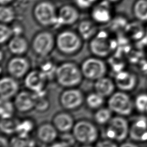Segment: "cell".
<instances>
[{
    "mask_svg": "<svg viewBox=\"0 0 147 147\" xmlns=\"http://www.w3.org/2000/svg\"><path fill=\"white\" fill-rule=\"evenodd\" d=\"M80 147H92L91 145H82Z\"/></svg>",
    "mask_w": 147,
    "mask_h": 147,
    "instance_id": "obj_40",
    "label": "cell"
},
{
    "mask_svg": "<svg viewBox=\"0 0 147 147\" xmlns=\"http://www.w3.org/2000/svg\"><path fill=\"white\" fill-rule=\"evenodd\" d=\"M116 44L109 32L105 30L98 31L90 40L89 48L95 56L105 58L110 56L115 50Z\"/></svg>",
    "mask_w": 147,
    "mask_h": 147,
    "instance_id": "obj_4",
    "label": "cell"
},
{
    "mask_svg": "<svg viewBox=\"0 0 147 147\" xmlns=\"http://www.w3.org/2000/svg\"><path fill=\"white\" fill-rule=\"evenodd\" d=\"M84 101L85 98L83 92L76 87L65 88L59 96L60 105L66 111L78 110Z\"/></svg>",
    "mask_w": 147,
    "mask_h": 147,
    "instance_id": "obj_10",
    "label": "cell"
},
{
    "mask_svg": "<svg viewBox=\"0 0 147 147\" xmlns=\"http://www.w3.org/2000/svg\"><path fill=\"white\" fill-rule=\"evenodd\" d=\"M58 132L52 122H46L41 123L37 127L36 136L40 142L51 144L55 142L58 136Z\"/></svg>",
    "mask_w": 147,
    "mask_h": 147,
    "instance_id": "obj_20",
    "label": "cell"
},
{
    "mask_svg": "<svg viewBox=\"0 0 147 147\" xmlns=\"http://www.w3.org/2000/svg\"><path fill=\"white\" fill-rule=\"evenodd\" d=\"M77 32L83 40H90L98 32L97 24L91 18L84 19L79 22Z\"/></svg>",
    "mask_w": 147,
    "mask_h": 147,
    "instance_id": "obj_23",
    "label": "cell"
},
{
    "mask_svg": "<svg viewBox=\"0 0 147 147\" xmlns=\"http://www.w3.org/2000/svg\"><path fill=\"white\" fill-rule=\"evenodd\" d=\"M146 36H147V27H146Z\"/></svg>",
    "mask_w": 147,
    "mask_h": 147,
    "instance_id": "obj_41",
    "label": "cell"
},
{
    "mask_svg": "<svg viewBox=\"0 0 147 147\" xmlns=\"http://www.w3.org/2000/svg\"><path fill=\"white\" fill-rule=\"evenodd\" d=\"M80 67L83 78L93 81L105 76L107 71L106 63L95 56L84 60Z\"/></svg>",
    "mask_w": 147,
    "mask_h": 147,
    "instance_id": "obj_9",
    "label": "cell"
},
{
    "mask_svg": "<svg viewBox=\"0 0 147 147\" xmlns=\"http://www.w3.org/2000/svg\"><path fill=\"white\" fill-rule=\"evenodd\" d=\"M106 125L105 134L106 138L115 142H123L129 136L130 125L123 116L117 115L113 117Z\"/></svg>",
    "mask_w": 147,
    "mask_h": 147,
    "instance_id": "obj_6",
    "label": "cell"
},
{
    "mask_svg": "<svg viewBox=\"0 0 147 147\" xmlns=\"http://www.w3.org/2000/svg\"><path fill=\"white\" fill-rule=\"evenodd\" d=\"M107 0H100L90 9V18L97 24H106L113 18V8Z\"/></svg>",
    "mask_w": 147,
    "mask_h": 147,
    "instance_id": "obj_11",
    "label": "cell"
},
{
    "mask_svg": "<svg viewBox=\"0 0 147 147\" xmlns=\"http://www.w3.org/2000/svg\"><path fill=\"white\" fill-rule=\"evenodd\" d=\"M49 106V101L45 97V94L42 95L36 94V100L34 108L36 111L40 113L45 112L48 110Z\"/></svg>",
    "mask_w": 147,
    "mask_h": 147,
    "instance_id": "obj_32",
    "label": "cell"
},
{
    "mask_svg": "<svg viewBox=\"0 0 147 147\" xmlns=\"http://www.w3.org/2000/svg\"><path fill=\"white\" fill-rule=\"evenodd\" d=\"M146 87H147V80H146Z\"/></svg>",
    "mask_w": 147,
    "mask_h": 147,
    "instance_id": "obj_42",
    "label": "cell"
},
{
    "mask_svg": "<svg viewBox=\"0 0 147 147\" xmlns=\"http://www.w3.org/2000/svg\"><path fill=\"white\" fill-rule=\"evenodd\" d=\"M114 82L120 91L130 92L137 86L138 79L137 76L133 72L127 71H121L115 76Z\"/></svg>",
    "mask_w": 147,
    "mask_h": 147,
    "instance_id": "obj_16",
    "label": "cell"
},
{
    "mask_svg": "<svg viewBox=\"0 0 147 147\" xmlns=\"http://www.w3.org/2000/svg\"><path fill=\"white\" fill-rule=\"evenodd\" d=\"M116 87L114 81L106 76L95 81L94 88L95 92L103 97H110L115 91Z\"/></svg>",
    "mask_w": 147,
    "mask_h": 147,
    "instance_id": "obj_22",
    "label": "cell"
},
{
    "mask_svg": "<svg viewBox=\"0 0 147 147\" xmlns=\"http://www.w3.org/2000/svg\"><path fill=\"white\" fill-rule=\"evenodd\" d=\"M95 147H119L118 146L115 141L105 138L100 141H98L96 144Z\"/></svg>",
    "mask_w": 147,
    "mask_h": 147,
    "instance_id": "obj_35",
    "label": "cell"
},
{
    "mask_svg": "<svg viewBox=\"0 0 147 147\" xmlns=\"http://www.w3.org/2000/svg\"><path fill=\"white\" fill-rule=\"evenodd\" d=\"M75 141L82 145H91L98 140L99 131L96 125L87 119L76 122L72 130Z\"/></svg>",
    "mask_w": 147,
    "mask_h": 147,
    "instance_id": "obj_5",
    "label": "cell"
},
{
    "mask_svg": "<svg viewBox=\"0 0 147 147\" xmlns=\"http://www.w3.org/2000/svg\"><path fill=\"white\" fill-rule=\"evenodd\" d=\"M85 102L88 108L95 110L103 107L105 103V98L96 92L89 94L85 98Z\"/></svg>",
    "mask_w": 147,
    "mask_h": 147,
    "instance_id": "obj_26",
    "label": "cell"
},
{
    "mask_svg": "<svg viewBox=\"0 0 147 147\" xmlns=\"http://www.w3.org/2000/svg\"><path fill=\"white\" fill-rule=\"evenodd\" d=\"M49 147H72L71 144H69L68 142L64 141H57L54 142L52 144H51Z\"/></svg>",
    "mask_w": 147,
    "mask_h": 147,
    "instance_id": "obj_36",
    "label": "cell"
},
{
    "mask_svg": "<svg viewBox=\"0 0 147 147\" xmlns=\"http://www.w3.org/2000/svg\"><path fill=\"white\" fill-rule=\"evenodd\" d=\"M14 0H0L1 5H10Z\"/></svg>",
    "mask_w": 147,
    "mask_h": 147,
    "instance_id": "obj_38",
    "label": "cell"
},
{
    "mask_svg": "<svg viewBox=\"0 0 147 147\" xmlns=\"http://www.w3.org/2000/svg\"><path fill=\"white\" fill-rule=\"evenodd\" d=\"M52 123L59 132L65 134L72 130L75 122L71 114L67 111H59L53 116Z\"/></svg>",
    "mask_w": 147,
    "mask_h": 147,
    "instance_id": "obj_18",
    "label": "cell"
},
{
    "mask_svg": "<svg viewBox=\"0 0 147 147\" xmlns=\"http://www.w3.org/2000/svg\"><path fill=\"white\" fill-rule=\"evenodd\" d=\"M119 147H138V146L134 142L126 141L122 142Z\"/></svg>",
    "mask_w": 147,
    "mask_h": 147,
    "instance_id": "obj_37",
    "label": "cell"
},
{
    "mask_svg": "<svg viewBox=\"0 0 147 147\" xmlns=\"http://www.w3.org/2000/svg\"><path fill=\"white\" fill-rule=\"evenodd\" d=\"M83 41L78 32L71 29L62 30L55 36L56 48L64 55L78 53L83 47Z\"/></svg>",
    "mask_w": 147,
    "mask_h": 147,
    "instance_id": "obj_2",
    "label": "cell"
},
{
    "mask_svg": "<svg viewBox=\"0 0 147 147\" xmlns=\"http://www.w3.org/2000/svg\"><path fill=\"white\" fill-rule=\"evenodd\" d=\"M113 111L107 107H102L96 110L94 115V119L96 124L105 125L110 121Z\"/></svg>",
    "mask_w": 147,
    "mask_h": 147,
    "instance_id": "obj_25",
    "label": "cell"
},
{
    "mask_svg": "<svg viewBox=\"0 0 147 147\" xmlns=\"http://www.w3.org/2000/svg\"><path fill=\"white\" fill-rule=\"evenodd\" d=\"M48 77L41 71H30L24 78V84L28 90L37 95L45 94L44 88Z\"/></svg>",
    "mask_w": 147,
    "mask_h": 147,
    "instance_id": "obj_13",
    "label": "cell"
},
{
    "mask_svg": "<svg viewBox=\"0 0 147 147\" xmlns=\"http://www.w3.org/2000/svg\"><path fill=\"white\" fill-rule=\"evenodd\" d=\"M19 92V84L17 79L10 76H3L0 81L1 100H10Z\"/></svg>",
    "mask_w": 147,
    "mask_h": 147,
    "instance_id": "obj_19",
    "label": "cell"
},
{
    "mask_svg": "<svg viewBox=\"0 0 147 147\" xmlns=\"http://www.w3.org/2000/svg\"><path fill=\"white\" fill-rule=\"evenodd\" d=\"M30 64L23 56H14L10 58L6 64V70L9 76L20 79L24 78L30 71Z\"/></svg>",
    "mask_w": 147,
    "mask_h": 147,
    "instance_id": "obj_12",
    "label": "cell"
},
{
    "mask_svg": "<svg viewBox=\"0 0 147 147\" xmlns=\"http://www.w3.org/2000/svg\"><path fill=\"white\" fill-rule=\"evenodd\" d=\"M19 121L13 118L1 119V128L2 131L5 134H11L16 132V129Z\"/></svg>",
    "mask_w": 147,
    "mask_h": 147,
    "instance_id": "obj_29",
    "label": "cell"
},
{
    "mask_svg": "<svg viewBox=\"0 0 147 147\" xmlns=\"http://www.w3.org/2000/svg\"><path fill=\"white\" fill-rule=\"evenodd\" d=\"M55 78L58 84L65 88L78 86L83 78L80 67L72 61H65L56 67Z\"/></svg>",
    "mask_w": 147,
    "mask_h": 147,
    "instance_id": "obj_1",
    "label": "cell"
},
{
    "mask_svg": "<svg viewBox=\"0 0 147 147\" xmlns=\"http://www.w3.org/2000/svg\"><path fill=\"white\" fill-rule=\"evenodd\" d=\"M33 123L29 119L24 120L22 122L19 121L17 127L16 132L21 136V137H24L30 133V130L33 129Z\"/></svg>",
    "mask_w": 147,
    "mask_h": 147,
    "instance_id": "obj_33",
    "label": "cell"
},
{
    "mask_svg": "<svg viewBox=\"0 0 147 147\" xmlns=\"http://www.w3.org/2000/svg\"><path fill=\"white\" fill-rule=\"evenodd\" d=\"M31 47L33 52L40 57H45L56 48L55 36L48 30L37 32L33 37Z\"/></svg>",
    "mask_w": 147,
    "mask_h": 147,
    "instance_id": "obj_7",
    "label": "cell"
},
{
    "mask_svg": "<svg viewBox=\"0 0 147 147\" xmlns=\"http://www.w3.org/2000/svg\"><path fill=\"white\" fill-rule=\"evenodd\" d=\"M14 36V32L12 27L9 24L1 23L0 24V42L2 45L10 40Z\"/></svg>",
    "mask_w": 147,
    "mask_h": 147,
    "instance_id": "obj_30",
    "label": "cell"
},
{
    "mask_svg": "<svg viewBox=\"0 0 147 147\" xmlns=\"http://www.w3.org/2000/svg\"><path fill=\"white\" fill-rule=\"evenodd\" d=\"M16 110L14 103L10 100H1L0 113L1 119H9L13 116Z\"/></svg>",
    "mask_w": 147,
    "mask_h": 147,
    "instance_id": "obj_28",
    "label": "cell"
},
{
    "mask_svg": "<svg viewBox=\"0 0 147 147\" xmlns=\"http://www.w3.org/2000/svg\"><path fill=\"white\" fill-rule=\"evenodd\" d=\"M133 13L139 21H147V0H137L133 5Z\"/></svg>",
    "mask_w": 147,
    "mask_h": 147,
    "instance_id": "obj_24",
    "label": "cell"
},
{
    "mask_svg": "<svg viewBox=\"0 0 147 147\" xmlns=\"http://www.w3.org/2000/svg\"><path fill=\"white\" fill-rule=\"evenodd\" d=\"M134 102L130 96L122 91L114 92L107 101V107L118 115L128 116L131 114L134 108Z\"/></svg>",
    "mask_w": 147,
    "mask_h": 147,
    "instance_id": "obj_8",
    "label": "cell"
},
{
    "mask_svg": "<svg viewBox=\"0 0 147 147\" xmlns=\"http://www.w3.org/2000/svg\"><path fill=\"white\" fill-rule=\"evenodd\" d=\"M108 1H109L110 2H111V3H117L118 2H119L120 0H107Z\"/></svg>",
    "mask_w": 147,
    "mask_h": 147,
    "instance_id": "obj_39",
    "label": "cell"
},
{
    "mask_svg": "<svg viewBox=\"0 0 147 147\" xmlns=\"http://www.w3.org/2000/svg\"><path fill=\"white\" fill-rule=\"evenodd\" d=\"M36 21L46 28L58 26L57 9L55 5L48 1H41L34 6L33 10Z\"/></svg>",
    "mask_w": 147,
    "mask_h": 147,
    "instance_id": "obj_3",
    "label": "cell"
},
{
    "mask_svg": "<svg viewBox=\"0 0 147 147\" xmlns=\"http://www.w3.org/2000/svg\"><path fill=\"white\" fill-rule=\"evenodd\" d=\"M16 19V13L14 9L9 5H1L0 21L1 23L9 24Z\"/></svg>",
    "mask_w": 147,
    "mask_h": 147,
    "instance_id": "obj_27",
    "label": "cell"
},
{
    "mask_svg": "<svg viewBox=\"0 0 147 147\" xmlns=\"http://www.w3.org/2000/svg\"><path fill=\"white\" fill-rule=\"evenodd\" d=\"M136 110L141 113H147V93H141L137 95L134 101Z\"/></svg>",
    "mask_w": 147,
    "mask_h": 147,
    "instance_id": "obj_31",
    "label": "cell"
},
{
    "mask_svg": "<svg viewBox=\"0 0 147 147\" xmlns=\"http://www.w3.org/2000/svg\"><path fill=\"white\" fill-rule=\"evenodd\" d=\"M7 44L9 51L14 56H23L29 47L28 40L22 34L14 35Z\"/></svg>",
    "mask_w": 147,
    "mask_h": 147,
    "instance_id": "obj_21",
    "label": "cell"
},
{
    "mask_svg": "<svg viewBox=\"0 0 147 147\" xmlns=\"http://www.w3.org/2000/svg\"><path fill=\"white\" fill-rule=\"evenodd\" d=\"M79 17V9L75 5H63L57 9L58 26H71L78 22Z\"/></svg>",
    "mask_w": 147,
    "mask_h": 147,
    "instance_id": "obj_14",
    "label": "cell"
},
{
    "mask_svg": "<svg viewBox=\"0 0 147 147\" xmlns=\"http://www.w3.org/2000/svg\"><path fill=\"white\" fill-rule=\"evenodd\" d=\"M36 94L29 90L20 91L13 101L17 111L21 113L29 112L35 108Z\"/></svg>",
    "mask_w": 147,
    "mask_h": 147,
    "instance_id": "obj_15",
    "label": "cell"
},
{
    "mask_svg": "<svg viewBox=\"0 0 147 147\" xmlns=\"http://www.w3.org/2000/svg\"><path fill=\"white\" fill-rule=\"evenodd\" d=\"M100 0H74V5L80 10L91 9Z\"/></svg>",
    "mask_w": 147,
    "mask_h": 147,
    "instance_id": "obj_34",
    "label": "cell"
},
{
    "mask_svg": "<svg viewBox=\"0 0 147 147\" xmlns=\"http://www.w3.org/2000/svg\"><path fill=\"white\" fill-rule=\"evenodd\" d=\"M129 137L137 142L147 141V118L144 116L136 118L130 125Z\"/></svg>",
    "mask_w": 147,
    "mask_h": 147,
    "instance_id": "obj_17",
    "label": "cell"
}]
</instances>
